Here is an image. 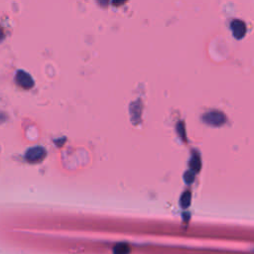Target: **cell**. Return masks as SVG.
I'll use <instances>...</instances> for the list:
<instances>
[{
    "instance_id": "10",
    "label": "cell",
    "mask_w": 254,
    "mask_h": 254,
    "mask_svg": "<svg viewBox=\"0 0 254 254\" xmlns=\"http://www.w3.org/2000/svg\"><path fill=\"white\" fill-rule=\"evenodd\" d=\"M97 1L103 8H106L108 6V3H109V0H97Z\"/></svg>"
},
{
    "instance_id": "9",
    "label": "cell",
    "mask_w": 254,
    "mask_h": 254,
    "mask_svg": "<svg viewBox=\"0 0 254 254\" xmlns=\"http://www.w3.org/2000/svg\"><path fill=\"white\" fill-rule=\"evenodd\" d=\"M128 0H112V5L113 6H120L126 3Z\"/></svg>"
},
{
    "instance_id": "6",
    "label": "cell",
    "mask_w": 254,
    "mask_h": 254,
    "mask_svg": "<svg viewBox=\"0 0 254 254\" xmlns=\"http://www.w3.org/2000/svg\"><path fill=\"white\" fill-rule=\"evenodd\" d=\"M190 167H191V170L194 171V172H197L200 170V167H201V162H200V158L199 156L196 154L194 155L193 159L191 160V163H190Z\"/></svg>"
},
{
    "instance_id": "5",
    "label": "cell",
    "mask_w": 254,
    "mask_h": 254,
    "mask_svg": "<svg viewBox=\"0 0 254 254\" xmlns=\"http://www.w3.org/2000/svg\"><path fill=\"white\" fill-rule=\"evenodd\" d=\"M129 246L125 243H119L115 245L113 249V254H129Z\"/></svg>"
},
{
    "instance_id": "8",
    "label": "cell",
    "mask_w": 254,
    "mask_h": 254,
    "mask_svg": "<svg viewBox=\"0 0 254 254\" xmlns=\"http://www.w3.org/2000/svg\"><path fill=\"white\" fill-rule=\"evenodd\" d=\"M194 179H195V172L194 171H189V172H187L186 174H185V180H186V182L188 183V184H190V183H192L193 181H194Z\"/></svg>"
},
{
    "instance_id": "2",
    "label": "cell",
    "mask_w": 254,
    "mask_h": 254,
    "mask_svg": "<svg viewBox=\"0 0 254 254\" xmlns=\"http://www.w3.org/2000/svg\"><path fill=\"white\" fill-rule=\"evenodd\" d=\"M46 157V150L41 146L32 147L27 150L25 154V159L29 163L41 162Z\"/></svg>"
},
{
    "instance_id": "3",
    "label": "cell",
    "mask_w": 254,
    "mask_h": 254,
    "mask_svg": "<svg viewBox=\"0 0 254 254\" xmlns=\"http://www.w3.org/2000/svg\"><path fill=\"white\" fill-rule=\"evenodd\" d=\"M203 120L209 125L219 126V125H222L225 122L226 117L222 112L213 110V111H210V112L204 114L203 115Z\"/></svg>"
},
{
    "instance_id": "1",
    "label": "cell",
    "mask_w": 254,
    "mask_h": 254,
    "mask_svg": "<svg viewBox=\"0 0 254 254\" xmlns=\"http://www.w3.org/2000/svg\"><path fill=\"white\" fill-rule=\"evenodd\" d=\"M15 82L19 87H21L24 90H30L35 85L33 78L23 70L17 71L15 75Z\"/></svg>"
},
{
    "instance_id": "4",
    "label": "cell",
    "mask_w": 254,
    "mask_h": 254,
    "mask_svg": "<svg viewBox=\"0 0 254 254\" xmlns=\"http://www.w3.org/2000/svg\"><path fill=\"white\" fill-rule=\"evenodd\" d=\"M230 28L232 30L233 36L236 39L240 40V39L245 37L247 28H246V24L243 21H241V20H233L230 23Z\"/></svg>"
},
{
    "instance_id": "11",
    "label": "cell",
    "mask_w": 254,
    "mask_h": 254,
    "mask_svg": "<svg viewBox=\"0 0 254 254\" xmlns=\"http://www.w3.org/2000/svg\"><path fill=\"white\" fill-rule=\"evenodd\" d=\"M4 38H5L4 31H3V29L1 27H0V43H1L4 40Z\"/></svg>"
},
{
    "instance_id": "7",
    "label": "cell",
    "mask_w": 254,
    "mask_h": 254,
    "mask_svg": "<svg viewBox=\"0 0 254 254\" xmlns=\"http://www.w3.org/2000/svg\"><path fill=\"white\" fill-rule=\"evenodd\" d=\"M190 203H191V193L190 192H186L182 196V198H181V205L186 208V207L189 206Z\"/></svg>"
}]
</instances>
